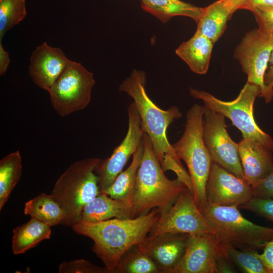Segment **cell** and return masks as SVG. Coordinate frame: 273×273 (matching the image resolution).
Returning a JSON list of instances; mask_svg holds the SVG:
<instances>
[{
	"mask_svg": "<svg viewBox=\"0 0 273 273\" xmlns=\"http://www.w3.org/2000/svg\"><path fill=\"white\" fill-rule=\"evenodd\" d=\"M201 212L211 223L220 244L257 251L273 238V228L250 221L243 216L238 206L207 204Z\"/></svg>",
	"mask_w": 273,
	"mask_h": 273,
	"instance_id": "8992f818",
	"label": "cell"
},
{
	"mask_svg": "<svg viewBox=\"0 0 273 273\" xmlns=\"http://www.w3.org/2000/svg\"><path fill=\"white\" fill-rule=\"evenodd\" d=\"M95 84L92 72L80 63L69 60L48 92L54 110L64 117L84 109L90 102Z\"/></svg>",
	"mask_w": 273,
	"mask_h": 273,
	"instance_id": "ba28073f",
	"label": "cell"
},
{
	"mask_svg": "<svg viewBox=\"0 0 273 273\" xmlns=\"http://www.w3.org/2000/svg\"><path fill=\"white\" fill-rule=\"evenodd\" d=\"M48 224L31 218L28 222L15 228L12 237V250L15 255L25 253L42 241L51 238L52 231Z\"/></svg>",
	"mask_w": 273,
	"mask_h": 273,
	"instance_id": "ffe728a7",
	"label": "cell"
},
{
	"mask_svg": "<svg viewBox=\"0 0 273 273\" xmlns=\"http://www.w3.org/2000/svg\"><path fill=\"white\" fill-rule=\"evenodd\" d=\"M101 160L90 157L74 162L56 180L51 194L66 212L61 224L78 222L85 206L100 193L95 169Z\"/></svg>",
	"mask_w": 273,
	"mask_h": 273,
	"instance_id": "5b68a950",
	"label": "cell"
},
{
	"mask_svg": "<svg viewBox=\"0 0 273 273\" xmlns=\"http://www.w3.org/2000/svg\"><path fill=\"white\" fill-rule=\"evenodd\" d=\"M253 13L258 29L261 31L273 35V8L267 10H253Z\"/></svg>",
	"mask_w": 273,
	"mask_h": 273,
	"instance_id": "4dcf8cb0",
	"label": "cell"
},
{
	"mask_svg": "<svg viewBox=\"0 0 273 273\" xmlns=\"http://www.w3.org/2000/svg\"><path fill=\"white\" fill-rule=\"evenodd\" d=\"M146 74L141 70H133L120 84L119 90L131 97L140 115L142 125L149 135L154 153L163 170L173 171L177 178L185 184L191 177L169 143L166 135L169 125L180 118L182 113L175 106L162 110L150 99L145 89Z\"/></svg>",
	"mask_w": 273,
	"mask_h": 273,
	"instance_id": "6da1fadb",
	"label": "cell"
},
{
	"mask_svg": "<svg viewBox=\"0 0 273 273\" xmlns=\"http://www.w3.org/2000/svg\"><path fill=\"white\" fill-rule=\"evenodd\" d=\"M221 249L215 233L188 234L185 253L172 273H216Z\"/></svg>",
	"mask_w": 273,
	"mask_h": 273,
	"instance_id": "4fadbf2b",
	"label": "cell"
},
{
	"mask_svg": "<svg viewBox=\"0 0 273 273\" xmlns=\"http://www.w3.org/2000/svg\"><path fill=\"white\" fill-rule=\"evenodd\" d=\"M231 16L220 0L216 1L203 8L201 15L196 22V31L214 44L222 35L226 29L227 21Z\"/></svg>",
	"mask_w": 273,
	"mask_h": 273,
	"instance_id": "44dd1931",
	"label": "cell"
},
{
	"mask_svg": "<svg viewBox=\"0 0 273 273\" xmlns=\"http://www.w3.org/2000/svg\"><path fill=\"white\" fill-rule=\"evenodd\" d=\"M204 107L194 104L188 111L184 133L171 145L177 158L186 163L193 186V195L199 210L207 204L206 188L212 161L203 136Z\"/></svg>",
	"mask_w": 273,
	"mask_h": 273,
	"instance_id": "277c9868",
	"label": "cell"
},
{
	"mask_svg": "<svg viewBox=\"0 0 273 273\" xmlns=\"http://www.w3.org/2000/svg\"><path fill=\"white\" fill-rule=\"evenodd\" d=\"M213 44L207 37L196 31L190 39L178 47L175 53L193 72L205 74L208 70Z\"/></svg>",
	"mask_w": 273,
	"mask_h": 273,
	"instance_id": "d6986e66",
	"label": "cell"
},
{
	"mask_svg": "<svg viewBox=\"0 0 273 273\" xmlns=\"http://www.w3.org/2000/svg\"><path fill=\"white\" fill-rule=\"evenodd\" d=\"M207 204L240 206L253 197L252 188L220 165L212 162L206 188Z\"/></svg>",
	"mask_w": 273,
	"mask_h": 273,
	"instance_id": "5bb4252c",
	"label": "cell"
},
{
	"mask_svg": "<svg viewBox=\"0 0 273 273\" xmlns=\"http://www.w3.org/2000/svg\"><path fill=\"white\" fill-rule=\"evenodd\" d=\"M213 233L211 223L199 210L191 192L181 194L170 209L159 218L145 240L164 233L187 234Z\"/></svg>",
	"mask_w": 273,
	"mask_h": 273,
	"instance_id": "30bf717a",
	"label": "cell"
},
{
	"mask_svg": "<svg viewBox=\"0 0 273 273\" xmlns=\"http://www.w3.org/2000/svg\"><path fill=\"white\" fill-rule=\"evenodd\" d=\"M157 208L135 218H112L99 222L79 221L72 226L76 233L93 240V251L110 273H114L123 254L145 241L160 217Z\"/></svg>",
	"mask_w": 273,
	"mask_h": 273,
	"instance_id": "7a4b0ae2",
	"label": "cell"
},
{
	"mask_svg": "<svg viewBox=\"0 0 273 273\" xmlns=\"http://www.w3.org/2000/svg\"><path fill=\"white\" fill-rule=\"evenodd\" d=\"M143 138V154L130 199L134 218L154 208L159 209L160 215L164 214L181 194L189 190L178 178L170 180L165 176L149 135L144 132Z\"/></svg>",
	"mask_w": 273,
	"mask_h": 273,
	"instance_id": "3957f363",
	"label": "cell"
},
{
	"mask_svg": "<svg viewBox=\"0 0 273 273\" xmlns=\"http://www.w3.org/2000/svg\"><path fill=\"white\" fill-rule=\"evenodd\" d=\"M143 9L163 23L171 17L183 16L190 17L196 22L203 11L199 8L180 0H141Z\"/></svg>",
	"mask_w": 273,
	"mask_h": 273,
	"instance_id": "7402d4cb",
	"label": "cell"
},
{
	"mask_svg": "<svg viewBox=\"0 0 273 273\" xmlns=\"http://www.w3.org/2000/svg\"><path fill=\"white\" fill-rule=\"evenodd\" d=\"M192 97L202 100L204 107L230 119L241 132L243 139L256 141L273 151V139L261 130L253 116L255 99L260 97V88L248 82L238 96L232 101L219 100L211 94L195 88L190 89Z\"/></svg>",
	"mask_w": 273,
	"mask_h": 273,
	"instance_id": "52a82bcc",
	"label": "cell"
},
{
	"mask_svg": "<svg viewBox=\"0 0 273 273\" xmlns=\"http://www.w3.org/2000/svg\"><path fill=\"white\" fill-rule=\"evenodd\" d=\"M268 69L264 76V83L266 88V96L264 99L266 103H269L273 99V35L272 46L268 62Z\"/></svg>",
	"mask_w": 273,
	"mask_h": 273,
	"instance_id": "d6a6232c",
	"label": "cell"
},
{
	"mask_svg": "<svg viewBox=\"0 0 273 273\" xmlns=\"http://www.w3.org/2000/svg\"><path fill=\"white\" fill-rule=\"evenodd\" d=\"M255 254L269 273H273V238L265 245L262 254H259L257 251Z\"/></svg>",
	"mask_w": 273,
	"mask_h": 273,
	"instance_id": "836d02e7",
	"label": "cell"
},
{
	"mask_svg": "<svg viewBox=\"0 0 273 273\" xmlns=\"http://www.w3.org/2000/svg\"><path fill=\"white\" fill-rule=\"evenodd\" d=\"M128 127L126 134L121 144L108 158L101 160L95 171L99 178L100 192L109 188L114 181L131 155L137 150L144 131L136 107L133 102L127 108Z\"/></svg>",
	"mask_w": 273,
	"mask_h": 273,
	"instance_id": "7c38bea8",
	"label": "cell"
},
{
	"mask_svg": "<svg viewBox=\"0 0 273 273\" xmlns=\"http://www.w3.org/2000/svg\"><path fill=\"white\" fill-rule=\"evenodd\" d=\"M251 188L253 197L273 199V171Z\"/></svg>",
	"mask_w": 273,
	"mask_h": 273,
	"instance_id": "1f68e13d",
	"label": "cell"
},
{
	"mask_svg": "<svg viewBox=\"0 0 273 273\" xmlns=\"http://www.w3.org/2000/svg\"><path fill=\"white\" fill-rule=\"evenodd\" d=\"M69 61L59 48L53 47L44 42L32 52L29 74L39 87L49 89L64 71Z\"/></svg>",
	"mask_w": 273,
	"mask_h": 273,
	"instance_id": "9a60e30c",
	"label": "cell"
},
{
	"mask_svg": "<svg viewBox=\"0 0 273 273\" xmlns=\"http://www.w3.org/2000/svg\"><path fill=\"white\" fill-rule=\"evenodd\" d=\"M239 207L273 221V199L253 197Z\"/></svg>",
	"mask_w": 273,
	"mask_h": 273,
	"instance_id": "f546056e",
	"label": "cell"
},
{
	"mask_svg": "<svg viewBox=\"0 0 273 273\" xmlns=\"http://www.w3.org/2000/svg\"><path fill=\"white\" fill-rule=\"evenodd\" d=\"M203 136L212 162L244 180L239 145L226 130L225 116L204 107Z\"/></svg>",
	"mask_w": 273,
	"mask_h": 273,
	"instance_id": "9c48e42d",
	"label": "cell"
},
{
	"mask_svg": "<svg viewBox=\"0 0 273 273\" xmlns=\"http://www.w3.org/2000/svg\"><path fill=\"white\" fill-rule=\"evenodd\" d=\"M273 8V0H246L239 9L263 10Z\"/></svg>",
	"mask_w": 273,
	"mask_h": 273,
	"instance_id": "e575fe53",
	"label": "cell"
},
{
	"mask_svg": "<svg viewBox=\"0 0 273 273\" xmlns=\"http://www.w3.org/2000/svg\"><path fill=\"white\" fill-rule=\"evenodd\" d=\"M143 151L144 141L142 138L137 150L132 155V160L128 167L117 176L109 188L101 192L107 194L112 198L131 205V196L136 173L141 163Z\"/></svg>",
	"mask_w": 273,
	"mask_h": 273,
	"instance_id": "cb8c5ba5",
	"label": "cell"
},
{
	"mask_svg": "<svg viewBox=\"0 0 273 273\" xmlns=\"http://www.w3.org/2000/svg\"><path fill=\"white\" fill-rule=\"evenodd\" d=\"M220 245L229 259L243 272L269 273L262 262L255 255L256 251L242 250L229 245Z\"/></svg>",
	"mask_w": 273,
	"mask_h": 273,
	"instance_id": "83f0119b",
	"label": "cell"
},
{
	"mask_svg": "<svg viewBox=\"0 0 273 273\" xmlns=\"http://www.w3.org/2000/svg\"><path fill=\"white\" fill-rule=\"evenodd\" d=\"M188 235L164 233L144 241L147 252L161 273H172L185 253Z\"/></svg>",
	"mask_w": 273,
	"mask_h": 273,
	"instance_id": "e0dca14e",
	"label": "cell"
},
{
	"mask_svg": "<svg viewBox=\"0 0 273 273\" xmlns=\"http://www.w3.org/2000/svg\"><path fill=\"white\" fill-rule=\"evenodd\" d=\"M24 213L50 226L62 223L66 212L51 194L42 193L26 202Z\"/></svg>",
	"mask_w": 273,
	"mask_h": 273,
	"instance_id": "603a6c76",
	"label": "cell"
},
{
	"mask_svg": "<svg viewBox=\"0 0 273 273\" xmlns=\"http://www.w3.org/2000/svg\"><path fill=\"white\" fill-rule=\"evenodd\" d=\"M26 16V0H0V40Z\"/></svg>",
	"mask_w": 273,
	"mask_h": 273,
	"instance_id": "4316f807",
	"label": "cell"
},
{
	"mask_svg": "<svg viewBox=\"0 0 273 273\" xmlns=\"http://www.w3.org/2000/svg\"><path fill=\"white\" fill-rule=\"evenodd\" d=\"M10 58L9 53L6 51L0 40V75H4L10 63Z\"/></svg>",
	"mask_w": 273,
	"mask_h": 273,
	"instance_id": "d590c367",
	"label": "cell"
},
{
	"mask_svg": "<svg viewBox=\"0 0 273 273\" xmlns=\"http://www.w3.org/2000/svg\"><path fill=\"white\" fill-rule=\"evenodd\" d=\"M244 180L253 186L273 171V151L262 144L242 139L238 143Z\"/></svg>",
	"mask_w": 273,
	"mask_h": 273,
	"instance_id": "2e32d148",
	"label": "cell"
},
{
	"mask_svg": "<svg viewBox=\"0 0 273 273\" xmlns=\"http://www.w3.org/2000/svg\"><path fill=\"white\" fill-rule=\"evenodd\" d=\"M114 273H161L143 242L135 245L121 257Z\"/></svg>",
	"mask_w": 273,
	"mask_h": 273,
	"instance_id": "d4e9b609",
	"label": "cell"
},
{
	"mask_svg": "<svg viewBox=\"0 0 273 273\" xmlns=\"http://www.w3.org/2000/svg\"><path fill=\"white\" fill-rule=\"evenodd\" d=\"M133 218L130 204L100 192L95 199L85 206L79 221L95 222L112 218Z\"/></svg>",
	"mask_w": 273,
	"mask_h": 273,
	"instance_id": "ac0fdd59",
	"label": "cell"
},
{
	"mask_svg": "<svg viewBox=\"0 0 273 273\" xmlns=\"http://www.w3.org/2000/svg\"><path fill=\"white\" fill-rule=\"evenodd\" d=\"M60 273H110L105 267L97 266L83 259L63 261L59 266Z\"/></svg>",
	"mask_w": 273,
	"mask_h": 273,
	"instance_id": "f1b7e54d",
	"label": "cell"
},
{
	"mask_svg": "<svg viewBox=\"0 0 273 273\" xmlns=\"http://www.w3.org/2000/svg\"><path fill=\"white\" fill-rule=\"evenodd\" d=\"M225 6L232 14L237 10L240 6L243 4L246 0H220Z\"/></svg>",
	"mask_w": 273,
	"mask_h": 273,
	"instance_id": "8d00e7d4",
	"label": "cell"
},
{
	"mask_svg": "<svg viewBox=\"0 0 273 273\" xmlns=\"http://www.w3.org/2000/svg\"><path fill=\"white\" fill-rule=\"evenodd\" d=\"M272 46V35L258 29L248 32L234 52V57L240 63L247 75L249 83L261 89L260 97L265 98L266 88L264 76L267 69Z\"/></svg>",
	"mask_w": 273,
	"mask_h": 273,
	"instance_id": "8fae6325",
	"label": "cell"
},
{
	"mask_svg": "<svg viewBox=\"0 0 273 273\" xmlns=\"http://www.w3.org/2000/svg\"><path fill=\"white\" fill-rule=\"evenodd\" d=\"M22 171V157L18 150L8 154L0 160L1 211L19 181Z\"/></svg>",
	"mask_w": 273,
	"mask_h": 273,
	"instance_id": "484cf974",
	"label": "cell"
}]
</instances>
